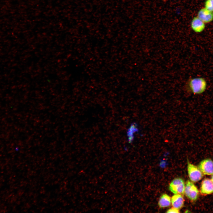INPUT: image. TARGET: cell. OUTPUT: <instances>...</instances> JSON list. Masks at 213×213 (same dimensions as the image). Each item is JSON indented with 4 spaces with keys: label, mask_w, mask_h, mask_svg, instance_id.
<instances>
[{
    "label": "cell",
    "mask_w": 213,
    "mask_h": 213,
    "mask_svg": "<svg viewBox=\"0 0 213 213\" xmlns=\"http://www.w3.org/2000/svg\"><path fill=\"white\" fill-rule=\"evenodd\" d=\"M207 83L206 80L202 77L191 78L188 83V87L194 94H199L206 90Z\"/></svg>",
    "instance_id": "cell-1"
},
{
    "label": "cell",
    "mask_w": 213,
    "mask_h": 213,
    "mask_svg": "<svg viewBox=\"0 0 213 213\" xmlns=\"http://www.w3.org/2000/svg\"><path fill=\"white\" fill-rule=\"evenodd\" d=\"M184 194L190 200L194 201L198 197L199 191L192 181L188 180L185 184Z\"/></svg>",
    "instance_id": "cell-2"
},
{
    "label": "cell",
    "mask_w": 213,
    "mask_h": 213,
    "mask_svg": "<svg viewBox=\"0 0 213 213\" xmlns=\"http://www.w3.org/2000/svg\"><path fill=\"white\" fill-rule=\"evenodd\" d=\"M185 184L184 180L180 178L174 179L170 183L169 189L174 194H184Z\"/></svg>",
    "instance_id": "cell-3"
},
{
    "label": "cell",
    "mask_w": 213,
    "mask_h": 213,
    "mask_svg": "<svg viewBox=\"0 0 213 213\" xmlns=\"http://www.w3.org/2000/svg\"><path fill=\"white\" fill-rule=\"evenodd\" d=\"M187 170L188 176L192 182H198L203 177V174L198 167L188 161V162Z\"/></svg>",
    "instance_id": "cell-4"
},
{
    "label": "cell",
    "mask_w": 213,
    "mask_h": 213,
    "mask_svg": "<svg viewBox=\"0 0 213 213\" xmlns=\"http://www.w3.org/2000/svg\"><path fill=\"white\" fill-rule=\"evenodd\" d=\"M198 167L203 174L207 175L213 174V161L211 159L203 160L199 163Z\"/></svg>",
    "instance_id": "cell-5"
},
{
    "label": "cell",
    "mask_w": 213,
    "mask_h": 213,
    "mask_svg": "<svg viewBox=\"0 0 213 213\" xmlns=\"http://www.w3.org/2000/svg\"><path fill=\"white\" fill-rule=\"evenodd\" d=\"M197 17L205 23H209L213 20V12L203 8L199 11Z\"/></svg>",
    "instance_id": "cell-6"
},
{
    "label": "cell",
    "mask_w": 213,
    "mask_h": 213,
    "mask_svg": "<svg viewBox=\"0 0 213 213\" xmlns=\"http://www.w3.org/2000/svg\"><path fill=\"white\" fill-rule=\"evenodd\" d=\"M201 193L208 195L213 193V183L211 179L205 178L202 182L200 189Z\"/></svg>",
    "instance_id": "cell-7"
},
{
    "label": "cell",
    "mask_w": 213,
    "mask_h": 213,
    "mask_svg": "<svg viewBox=\"0 0 213 213\" xmlns=\"http://www.w3.org/2000/svg\"><path fill=\"white\" fill-rule=\"evenodd\" d=\"M192 29L195 32L200 33L202 32L205 27V23L197 17H194L191 22Z\"/></svg>",
    "instance_id": "cell-8"
},
{
    "label": "cell",
    "mask_w": 213,
    "mask_h": 213,
    "mask_svg": "<svg viewBox=\"0 0 213 213\" xmlns=\"http://www.w3.org/2000/svg\"><path fill=\"white\" fill-rule=\"evenodd\" d=\"M171 202L173 207L179 210L183 206L184 200L182 195L175 194L172 196Z\"/></svg>",
    "instance_id": "cell-9"
},
{
    "label": "cell",
    "mask_w": 213,
    "mask_h": 213,
    "mask_svg": "<svg viewBox=\"0 0 213 213\" xmlns=\"http://www.w3.org/2000/svg\"><path fill=\"white\" fill-rule=\"evenodd\" d=\"M171 203L170 197L166 193L162 194L159 198L158 205L161 208H164L169 206Z\"/></svg>",
    "instance_id": "cell-10"
},
{
    "label": "cell",
    "mask_w": 213,
    "mask_h": 213,
    "mask_svg": "<svg viewBox=\"0 0 213 213\" xmlns=\"http://www.w3.org/2000/svg\"><path fill=\"white\" fill-rule=\"evenodd\" d=\"M137 128L135 124H133L131 125L127 132V135L128 137V141L131 143L133 139V134Z\"/></svg>",
    "instance_id": "cell-11"
},
{
    "label": "cell",
    "mask_w": 213,
    "mask_h": 213,
    "mask_svg": "<svg viewBox=\"0 0 213 213\" xmlns=\"http://www.w3.org/2000/svg\"><path fill=\"white\" fill-rule=\"evenodd\" d=\"M205 7L207 10L213 12V0H206L204 3Z\"/></svg>",
    "instance_id": "cell-12"
},
{
    "label": "cell",
    "mask_w": 213,
    "mask_h": 213,
    "mask_svg": "<svg viewBox=\"0 0 213 213\" xmlns=\"http://www.w3.org/2000/svg\"><path fill=\"white\" fill-rule=\"evenodd\" d=\"M167 213H179L180 212L179 209H177L174 207L172 208L168 209L166 212Z\"/></svg>",
    "instance_id": "cell-13"
},
{
    "label": "cell",
    "mask_w": 213,
    "mask_h": 213,
    "mask_svg": "<svg viewBox=\"0 0 213 213\" xmlns=\"http://www.w3.org/2000/svg\"><path fill=\"white\" fill-rule=\"evenodd\" d=\"M211 180H212V182L213 183V174L212 175V176H211Z\"/></svg>",
    "instance_id": "cell-14"
}]
</instances>
